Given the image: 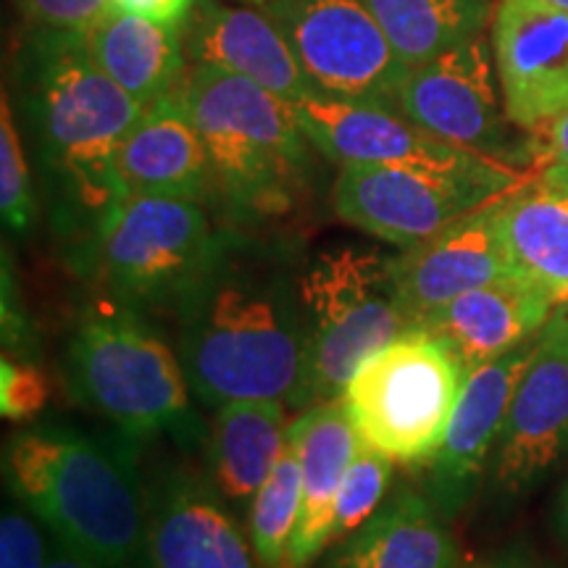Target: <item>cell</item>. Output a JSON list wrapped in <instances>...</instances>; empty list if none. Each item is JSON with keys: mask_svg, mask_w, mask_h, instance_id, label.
<instances>
[{"mask_svg": "<svg viewBox=\"0 0 568 568\" xmlns=\"http://www.w3.org/2000/svg\"><path fill=\"white\" fill-rule=\"evenodd\" d=\"M174 318L182 368L203 406L293 403L305 329L301 272L282 247L224 234L209 272Z\"/></svg>", "mask_w": 568, "mask_h": 568, "instance_id": "obj_1", "label": "cell"}, {"mask_svg": "<svg viewBox=\"0 0 568 568\" xmlns=\"http://www.w3.org/2000/svg\"><path fill=\"white\" fill-rule=\"evenodd\" d=\"M21 101L55 216L98 243L130 197L116 159L145 105L92 61L82 32L48 30L21 59Z\"/></svg>", "mask_w": 568, "mask_h": 568, "instance_id": "obj_2", "label": "cell"}, {"mask_svg": "<svg viewBox=\"0 0 568 568\" xmlns=\"http://www.w3.org/2000/svg\"><path fill=\"white\" fill-rule=\"evenodd\" d=\"M6 479L55 539L98 568H153L148 497L126 447L69 426H30L6 447Z\"/></svg>", "mask_w": 568, "mask_h": 568, "instance_id": "obj_3", "label": "cell"}, {"mask_svg": "<svg viewBox=\"0 0 568 568\" xmlns=\"http://www.w3.org/2000/svg\"><path fill=\"white\" fill-rule=\"evenodd\" d=\"M182 98L209 151L216 187L240 216L266 219L287 211L308 169V138L293 103L209 63H195L184 74Z\"/></svg>", "mask_w": 568, "mask_h": 568, "instance_id": "obj_4", "label": "cell"}, {"mask_svg": "<svg viewBox=\"0 0 568 568\" xmlns=\"http://www.w3.org/2000/svg\"><path fill=\"white\" fill-rule=\"evenodd\" d=\"M303 376L290 408L335 400L368 355L414 329L397 290L393 255L329 247L301 272Z\"/></svg>", "mask_w": 568, "mask_h": 568, "instance_id": "obj_5", "label": "cell"}, {"mask_svg": "<svg viewBox=\"0 0 568 568\" xmlns=\"http://www.w3.org/2000/svg\"><path fill=\"white\" fill-rule=\"evenodd\" d=\"M67 374L71 395L132 443L193 429V389L180 355L122 305L82 318L69 345Z\"/></svg>", "mask_w": 568, "mask_h": 568, "instance_id": "obj_6", "label": "cell"}, {"mask_svg": "<svg viewBox=\"0 0 568 568\" xmlns=\"http://www.w3.org/2000/svg\"><path fill=\"white\" fill-rule=\"evenodd\" d=\"M466 374L445 339L414 326L355 368L343 406L361 445L393 464H426L443 445Z\"/></svg>", "mask_w": 568, "mask_h": 568, "instance_id": "obj_7", "label": "cell"}, {"mask_svg": "<svg viewBox=\"0 0 568 568\" xmlns=\"http://www.w3.org/2000/svg\"><path fill=\"white\" fill-rule=\"evenodd\" d=\"M222 240L197 201L130 195L98 237L113 303L140 316L174 318Z\"/></svg>", "mask_w": 568, "mask_h": 568, "instance_id": "obj_8", "label": "cell"}, {"mask_svg": "<svg viewBox=\"0 0 568 568\" xmlns=\"http://www.w3.org/2000/svg\"><path fill=\"white\" fill-rule=\"evenodd\" d=\"M518 187V174L477 155L458 169L343 166L332 203L339 219L408 251Z\"/></svg>", "mask_w": 568, "mask_h": 568, "instance_id": "obj_9", "label": "cell"}, {"mask_svg": "<svg viewBox=\"0 0 568 568\" xmlns=\"http://www.w3.org/2000/svg\"><path fill=\"white\" fill-rule=\"evenodd\" d=\"M264 13L316 92L397 109L410 69L364 0H266Z\"/></svg>", "mask_w": 568, "mask_h": 568, "instance_id": "obj_10", "label": "cell"}, {"mask_svg": "<svg viewBox=\"0 0 568 568\" xmlns=\"http://www.w3.org/2000/svg\"><path fill=\"white\" fill-rule=\"evenodd\" d=\"M397 111L435 138L487 159L521 161L529 153L510 130L514 122L497 95L493 55L481 34L410 69Z\"/></svg>", "mask_w": 568, "mask_h": 568, "instance_id": "obj_11", "label": "cell"}, {"mask_svg": "<svg viewBox=\"0 0 568 568\" xmlns=\"http://www.w3.org/2000/svg\"><path fill=\"white\" fill-rule=\"evenodd\" d=\"M568 458V343L542 329L527 372L510 397L489 481L500 497L518 500Z\"/></svg>", "mask_w": 568, "mask_h": 568, "instance_id": "obj_12", "label": "cell"}, {"mask_svg": "<svg viewBox=\"0 0 568 568\" xmlns=\"http://www.w3.org/2000/svg\"><path fill=\"white\" fill-rule=\"evenodd\" d=\"M537 343L539 337L466 374L464 393L429 468V500L447 521L471 503L487 468L493 466L510 397L527 372Z\"/></svg>", "mask_w": 568, "mask_h": 568, "instance_id": "obj_13", "label": "cell"}, {"mask_svg": "<svg viewBox=\"0 0 568 568\" xmlns=\"http://www.w3.org/2000/svg\"><path fill=\"white\" fill-rule=\"evenodd\" d=\"M145 497L153 568H261L211 477L169 466Z\"/></svg>", "mask_w": 568, "mask_h": 568, "instance_id": "obj_14", "label": "cell"}, {"mask_svg": "<svg viewBox=\"0 0 568 568\" xmlns=\"http://www.w3.org/2000/svg\"><path fill=\"white\" fill-rule=\"evenodd\" d=\"M293 109L311 145L339 166L458 169L479 155L435 138L397 109L385 105L308 92L303 101L293 103Z\"/></svg>", "mask_w": 568, "mask_h": 568, "instance_id": "obj_15", "label": "cell"}, {"mask_svg": "<svg viewBox=\"0 0 568 568\" xmlns=\"http://www.w3.org/2000/svg\"><path fill=\"white\" fill-rule=\"evenodd\" d=\"M495 59L508 119L521 130L568 109V11L548 0H500Z\"/></svg>", "mask_w": 568, "mask_h": 568, "instance_id": "obj_16", "label": "cell"}, {"mask_svg": "<svg viewBox=\"0 0 568 568\" xmlns=\"http://www.w3.org/2000/svg\"><path fill=\"white\" fill-rule=\"evenodd\" d=\"M495 203L458 219L426 243L393 255L397 290L410 326L481 284L514 274L495 230Z\"/></svg>", "mask_w": 568, "mask_h": 568, "instance_id": "obj_17", "label": "cell"}, {"mask_svg": "<svg viewBox=\"0 0 568 568\" xmlns=\"http://www.w3.org/2000/svg\"><path fill=\"white\" fill-rule=\"evenodd\" d=\"M556 301L518 274L481 284L424 318V329L450 345L466 372L503 358L542 335Z\"/></svg>", "mask_w": 568, "mask_h": 568, "instance_id": "obj_18", "label": "cell"}, {"mask_svg": "<svg viewBox=\"0 0 568 568\" xmlns=\"http://www.w3.org/2000/svg\"><path fill=\"white\" fill-rule=\"evenodd\" d=\"M182 42L195 63L243 74L287 103L316 92L266 13L232 9L216 0H195L182 24Z\"/></svg>", "mask_w": 568, "mask_h": 568, "instance_id": "obj_19", "label": "cell"}, {"mask_svg": "<svg viewBox=\"0 0 568 568\" xmlns=\"http://www.w3.org/2000/svg\"><path fill=\"white\" fill-rule=\"evenodd\" d=\"M116 166L126 195L201 203L216 184L209 151L190 119L182 90L145 105L119 148Z\"/></svg>", "mask_w": 568, "mask_h": 568, "instance_id": "obj_20", "label": "cell"}, {"mask_svg": "<svg viewBox=\"0 0 568 568\" xmlns=\"http://www.w3.org/2000/svg\"><path fill=\"white\" fill-rule=\"evenodd\" d=\"M287 437L295 445L303 474V503L290 539L287 568H308L324 548H329L337 489L358 453L361 439L343 400L305 408L287 429Z\"/></svg>", "mask_w": 568, "mask_h": 568, "instance_id": "obj_21", "label": "cell"}, {"mask_svg": "<svg viewBox=\"0 0 568 568\" xmlns=\"http://www.w3.org/2000/svg\"><path fill=\"white\" fill-rule=\"evenodd\" d=\"M458 545L429 495L397 493L335 552L329 568H456Z\"/></svg>", "mask_w": 568, "mask_h": 568, "instance_id": "obj_22", "label": "cell"}, {"mask_svg": "<svg viewBox=\"0 0 568 568\" xmlns=\"http://www.w3.org/2000/svg\"><path fill=\"white\" fill-rule=\"evenodd\" d=\"M495 230L510 272L552 301L568 297V195L545 180L514 190L493 205Z\"/></svg>", "mask_w": 568, "mask_h": 568, "instance_id": "obj_23", "label": "cell"}, {"mask_svg": "<svg viewBox=\"0 0 568 568\" xmlns=\"http://www.w3.org/2000/svg\"><path fill=\"white\" fill-rule=\"evenodd\" d=\"M82 38L92 61L142 105L182 90V27L111 11L92 30L82 32Z\"/></svg>", "mask_w": 568, "mask_h": 568, "instance_id": "obj_24", "label": "cell"}, {"mask_svg": "<svg viewBox=\"0 0 568 568\" xmlns=\"http://www.w3.org/2000/svg\"><path fill=\"white\" fill-rule=\"evenodd\" d=\"M282 400H232L216 408L209 437V477L224 500L245 506L274 471L287 443Z\"/></svg>", "mask_w": 568, "mask_h": 568, "instance_id": "obj_25", "label": "cell"}, {"mask_svg": "<svg viewBox=\"0 0 568 568\" xmlns=\"http://www.w3.org/2000/svg\"><path fill=\"white\" fill-rule=\"evenodd\" d=\"M408 69L460 45L489 17V0H364Z\"/></svg>", "mask_w": 568, "mask_h": 568, "instance_id": "obj_26", "label": "cell"}, {"mask_svg": "<svg viewBox=\"0 0 568 568\" xmlns=\"http://www.w3.org/2000/svg\"><path fill=\"white\" fill-rule=\"evenodd\" d=\"M303 503V474L295 445L284 443L274 471L253 497L251 545L264 568H287V550Z\"/></svg>", "mask_w": 568, "mask_h": 568, "instance_id": "obj_27", "label": "cell"}, {"mask_svg": "<svg viewBox=\"0 0 568 568\" xmlns=\"http://www.w3.org/2000/svg\"><path fill=\"white\" fill-rule=\"evenodd\" d=\"M389 479H393V460L379 456L372 447L361 445L353 464L347 466L343 485L337 489L329 545L345 542L382 508Z\"/></svg>", "mask_w": 568, "mask_h": 568, "instance_id": "obj_28", "label": "cell"}, {"mask_svg": "<svg viewBox=\"0 0 568 568\" xmlns=\"http://www.w3.org/2000/svg\"><path fill=\"white\" fill-rule=\"evenodd\" d=\"M0 211H3V224L19 234L30 230L34 222L30 166L13 124L9 92H3V109H0Z\"/></svg>", "mask_w": 568, "mask_h": 568, "instance_id": "obj_29", "label": "cell"}, {"mask_svg": "<svg viewBox=\"0 0 568 568\" xmlns=\"http://www.w3.org/2000/svg\"><path fill=\"white\" fill-rule=\"evenodd\" d=\"M48 379L34 364L3 355L0 364V410L11 422H27L48 403Z\"/></svg>", "mask_w": 568, "mask_h": 568, "instance_id": "obj_30", "label": "cell"}, {"mask_svg": "<svg viewBox=\"0 0 568 568\" xmlns=\"http://www.w3.org/2000/svg\"><path fill=\"white\" fill-rule=\"evenodd\" d=\"M24 19L48 32H88L109 17L113 0H17Z\"/></svg>", "mask_w": 568, "mask_h": 568, "instance_id": "obj_31", "label": "cell"}, {"mask_svg": "<svg viewBox=\"0 0 568 568\" xmlns=\"http://www.w3.org/2000/svg\"><path fill=\"white\" fill-rule=\"evenodd\" d=\"M48 550L38 524L17 508L0 518V568H45Z\"/></svg>", "mask_w": 568, "mask_h": 568, "instance_id": "obj_32", "label": "cell"}, {"mask_svg": "<svg viewBox=\"0 0 568 568\" xmlns=\"http://www.w3.org/2000/svg\"><path fill=\"white\" fill-rule=\"evenodd\" d=\"M195 0H113V9L132 17L159 21V24L182 27L193 11Z\"/></svg>", "mask_w": 568, "mask_h": 568, "instance_id": "obj_33", "label": "cell"}, {"mask_svg": "<svg viewBox=\"0 0 568 568\" xmlns=\"http://www.w3.org/2000/svg\"><path fill=\"white\" fill-rule=\"evenodd\" d=\"M45 568H98V566L84 556H80L77 550H71L69 545H63L61 539H55L53 548L48 550Z\"/></svg>", "mask_w": 568, "mask_h": 568, "instance_id": "obj_34", "label": "cell"}, {"mask_svg": "<svg viewBox=\"0 0 568 568\" xmlns=\"http://www.w3.org/2000/svg\"><path fill=\"white\" fill-rule=\"evenodd\" d=\"M550 153L560 166H568V109L550 124Z\"/></svg>", "mask_w": 568, "mask_h": 568, "instance_id": "obj_35", "label": "cell"}, {"mask_svg": "<svg viewBox=\"0 0 568 568\" xmlns=\"http://www.w3.org/2000/svg\"><path fill=\"white\" fill-rule=\"evenodd\" d=\"M552 524H556L558 537L564 539V545L568 548V479L560 487L558 500H556V510H552Z\"/></svg>", "mask_w": 568, "mask_h": 568, "instance_id": "obj_36", "label": "cell"}, {"mask_svg": "<svg viewBox=\"0 0 568 568\" xmlns=\"http://www.w3.org/2000/svg\"><path fill=\"white\" fill-rule=\"evenodd\" d=\"M545 332H550V335H556V337L566 339V343H568V297L564 303L556 305L550 322L545 324Z\"/></svg>", "mask_w": 568, "mask_h": 568, "instance_id": "obj_37", "label": "cell"}, {"mask_svg": "<svg viewBox=\"0 0 568 568\" xmlns=\"http://www.w3.org/2000/svg\"><path fill=\"white\" fill-rule=\"evenodd\" d=\"M479 568H545V566H539V564H535V560L518 556V552H506V556H497L489 560V564L479 566Z\"/></svg>", "mask_w": 568, "mask_h": 568, "instance_id": "obj_38", "label": "cell"}, {"mask_svg": "<svg viewBox=\"0 0 568 568\" xmlns=\"http://www.w3.org/2000/svg\"><path fill=\"white\" fill-rule=\"evenodd\" d=\"M542 180L552 184V187L560 190V193L568 195V166H560V163H552L548 172L542 174Z\"/></svg>", "mask_w": 568, "mask_h": 568, "instance_id": "obj_39", "label": "cell"}, {"mask_svg": "<svg viewBox=\"0 0 568 568\" xmlns=\"http://www.w3.org/2000/svg\"><path fill=\"white\" fill-rule=\"evenodd\" d=\"M548 3H552V6H558V9L568 11V0H548Z\"/></svg>", "mask_w": 568, "mask_h": 568, "instance_id": "obj_40", "label": "cell"}, {"mask_svg": "<svg viewBox=\"0 0 568 568\" xmlns=\"http://www.w3.org/2000/svg\"><path fill=\"white\" fill-rule=\"evenodd\" d=\"M247 3H266V0H247Z\"/></svg>", "mask_w": 568, "mask_h": 568, "instance_id": "obj_41", "label": "cell"}]
</instances>
